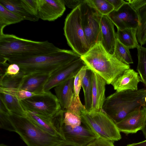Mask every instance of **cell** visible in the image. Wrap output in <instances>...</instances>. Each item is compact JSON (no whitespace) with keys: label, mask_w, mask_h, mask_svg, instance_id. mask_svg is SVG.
Here are the masks:
<instances>
[{"label":"cell","mask_w":146,"mask_h":146,"mask_svg":"<svg viewBox=\"0 0 146 146\" xmlns=\"http://www.w3.org/2000/svg\"><path fill=\"white\" fill-rule=\"evenodd\" d=\"M0 127L19 135L27 146H62L65 140L48 133L26 115L0 111Z\"/></svg>","instance_id":"1"},{"label":"cell","mask_w":146,"mask_h":146,"mask_svg":"<svg viewBox=\"0 0 146 146\" xmlns=\"http://www.w3.org/2000/svg\"><path fill=\"white\" fill-rule=\"evenodd\" d=\"M59 49L48 41H35L12 34H0V60L8 62L52 52Z\"/></svg>","instance_id":"2"},{"label":"cell","mask_w":146,"mask_h":146,"mask_svg":"<svg viewBox=\"0 0 146 146\" xmlns=\"http://www.w3.org/2000/svg\"><path fill=\"white\" fill-rule=\"evenodd\" d=\"M81 58L89 69L102 78L108 84H111L125 70L130 68L129 65L121 62L108 52L101 42Z\"/></svg>","instance_id":"3"},{"label":"cell","mask_w":146,"mask_h":146,"mask_svg":"<svg viewBox=\"0 0 146 146\" xmlns=\"http://www.w3.org/2000/svg\"><path fill=\"white\" fill-rule=\"evenodd\" d=\"M73 50L60 49L50 53L8 62L17 64L20 71L25 75L34 73L51 74L62 66L80 58Z\"/></svg>","instance_id":"4"},{"label":"cell","mask_w":146,"mask_h":146,"mask_svg":"<svg viewBox=\"0 0 146 146\" xmlns=\"http://www.w3.org/2000/svg\"><path fill=\"white\" fill-rule=\"evenodd\" d=\"M146 90L116 92L106 98L102 108L105 113L116 123L135 111L146 105Z\"/></svg>","instance_id":"5"},{"label":"cell","mask_w":146,"mask_h":146,"mask_svg":"<svg viewBox=\"0 0 146 146\" xmlns=\"http://www.w3.org/2000/svg\"><path fill=\"white\" fill-rule=\"evenodd\" d=\"M81 119L84 125L99 138L112 142L121 139L116 123L102 109L92 112L82 111Z\"/></svg>","instance_id":"6"},{"label":"cell","mask_w":146,"mask_h":146,"mask_svg":"<svg viewBox=\"0 0 146 146\" xmlns=\"http://www.w3.org/2000/svg\"><path fill=\"white\" fill-rule=\"evenodd\" d=\"M64 34L73 51L82 56L90 49L82 28L80 5L66 17L64 27Z\"/></svg>","instance_id":"7"},{"label":"cell","mask_w":146,"mask_h":146,"mask_svg":"<svg viewBox=\"0 0 146 146\" xmlns=\"http://www.w3.org/2000/svg\"><path fill=\"white\" fill-rule=\"evenodd\" d=\"M82 26L90 49L101 39L100 23L102 15L87 0L80 5Z\"/></svg>","instance_id":"8"},{"label":"cell","mask_w":146,"mask_h":146,"mask_svg":"<svg viewBox=\"0 0 146 146\" xmlns=\"http://www.w3.org/2000/svg\"><path fill=\"white\" fill-rule=\"evenodd\" d=\"M20 101L26 111L44 116H53L61 110L56 96L50 91L44 92Z\"/></svg>","instance_id":"9"},{"label":"cell","mask_w":146,"mask_h":146,"mask_svg":"<svg viewBox=\"0 0 146 146\" xmlns=\"http://www.w3.org/2000/svg\"><path fill=\"white\" fill-rule=\"evenodd\" d=\"M85 64L80 58L60 68L51 74L45 85L44 90L46 92L65 81L75 77L79 70Z\"/></svg>","instance_id":"10"},{"label":"cell","mask_w":146,"mask_h":146,"mask_svg":"<svg viewBox=\"0 0 146 146\" xmlns=\"http://www.w3.org/2000/svg\"><path fill=\"white\" fill-rule=\"evenodd\" d=\"M63 131L65 139L64 145L85 146L98 138L84 125L72 127L64 124Z\"/></svg>","instance_id":"11"},{"label":"cell","mask_w":146,"mask_h":146,"mask_svg":"<svg viewBox=\"0 0 146 146\" xmlns=\"http://www.w3.org/2000/svg\"><path fill=\"white\" fill-rule=\"evenodd\" d=\"M108 16L117 29L137 28L138 24L137 15L127 2L119 10H113Z\"/></svg>","instance_id":"12"},{"label":"cell","mask_w":146,"mask_h":146,"mask_svg":"<svg viewBox=\"0 0 146 146\" xmlns=\"http://www.w3.org/2000/svg\"><path fill=\"white\" fill-rule=\"evenodd\" d=\"M37 2L38 17L44 21H54L66 10L63 0H37Z\"/></svg>","instance_id":"13"},{"label":"cell","mask_w":146,"mask_h":146,"mask_svg":"<svg viewBox=\"0 0 146 146\" xmlns=\"http://www.w3.org/2000/svg\"><path fill=\"white\" fill-rule=\"evenodd\" d=\"M145 106L139 110L133 112L123 119L116 123L119 131L128 134L135 133L139 130H141L145 120Z\"/></svg>","instance_id":"14"},{"label":"cell","mask_w":146,"mask_h":146,"mask_svg":"<svg viewBox=\"0 0 146 146\" xmlns=\"http://www.w3.org/2000/svg\"><path fill=\"white\" fill-rule=\"evenodd\" d=\"M106 81L97 74L93 72L92 77V104L89 112H96L102 109L106 98Z\"/></svg>","instance_id":"15"},{"label":"cell","mask_w":146,"mask_h":146,"mask_svg":"<svg viewBox=\"0 0 146 146\" xmlns=\"http://www.w3.org/2000/svg\"><path fill=\"white\" fill-rule=\"evenodd\" d=\"M114 25L107 15H102L100 23L101 43L106 50L113 55L117 40Z\"/></svg>","instance_id":"16"},{"label":"cell","mask_w":146,"mask_h":146,"mask_svg":"<svg viewBox=\"0 0 146 146\" xmlns=\"http://www.w3.org/2000/svg\"><path fill=\"white\" fill-rule=\"evenodd\" d=\"M141 82L138 72L129 68L124 72L111 84L116 92L135 90L138 89V83Z\"/></svg>","instance_id":"17"},{"label":"cell","mask_w":146,"mask_h":146,"mask_svg":"<svg viewBox=\"0 0 146 146\" xmlns=\"http://www.w3.org/2000/svg\"><path fill=\"white\" fill-rule=\"evenodd\" d=\"M51 74L34 73L25 75L19 89L38 94L44 91V86Z\"/></svg>","instance_id":"18"},{"label":"cell","mask_w":146,"mask_h":146,"mask_svg":"<svg viewBox=\"0 0 146 146\" xmlns=\"http://www.w3.org/2000/svg\"><path fill=\"white\" fill-rule=\"evenodd\" d=\"M74 79V78L68 79L54 87L56 96L60 102L61 109L65 112L68 109L75 94Z\"/></svg>","instance_id":"19"},{"label":"cell","mask_w":146,"mask_h":146,"mask_svg":"<svg viewBox=\"0 0 146 146\" xmlns=\"http://www.w3.org/2000/svg\"><path fill=\"white\" fill-rule=\"evenodd\" d=\"M26 115L48 133L65 141V138L56 129L55 122L52 117L44 116L27 111H26Z\"/></svg>","instance_id":"20"},{"label":"cell","mask_w":146,"mask_h":146,"mask_svg":"<svg viewBox=\"0 0 146 146\" xmlns=\"http://www.w3.org/2000/svg\"><path fill=\"white\" fill-rule=\"evenodd\" d=\"M0 102L8 112L21 115H26V111L19 101L14 95L0 91Z\"/></svg>","instance_id":"21"},{"label":"cell","mask_w":146,"mask_h":146,"mask_svg":"<svg viewBox=\"0 0 146 146\" xmlns=\"http://www.w3.org/2000/svg\"><path fill=\"white\" fill-rule=\"evenodd\" d=\"M0 4L20 17L23 20L36 22L39 19L28 12L22 5L21 0H0Z\"/></svg>","instance_id":"22"},{"label":"cell","mask_w":146,"mask_h":146,"mask_svg":"<svg viewBox=\"0 0 146 146\" xmlns=\"http://www.w3.org/2000/svg\"><path fill=\"white\" fill-rule=\"evenodd\" d=\"M137 29L134 28L117 29L116 33L117 38L129 49L137 48L140 45L137 40Z\"/></svg>","instance_id":"23"},{"label":"cell","mask_w":146,"mask_h":146,"mask_svg":"<svg viewBox=\"0 0 146 146\" xmlns=\"http://www.w3.org/2000/svg\"><path fill=\"white\" fill-rule=\"evenodd\" d=\"M135 11L138 19L137 40L139 45L142 46L146 43V4Z\"/></svg>","instance_id":"24"},{"label":"cell","mask_w":146,"mask_h":146,"mask_svg":"<svg viewBox=\"0 0 146 146\" xmlns=\"http://www.w3.org/2000/svg\"><path fill=\"white\" fill-rule=\"evenodd\" d=\"M23 19L0 4V34L7 26L19 23Z\"/></svg>","instance_id":"25"},{"label":"cell","mask_w":146,"mask_h":146,"mask_svg":"<svg viewBox=\"0 0 146 146\" xmlns=\"http://www.w3.org/2000/svg\"><path fill=\"white\" fill-rule=\"evenodd\" d=\"M92 72L88 68L83 79L82 86L84 94V105L86 110L89 111L92 104Z\"/></svg>","instance_id":"26"},{"label":"cell","mask_w":146,"mask_h":146,"mask_svg":"<svg viewBox=\"0 0 146 146\" xmlns=\"http://www.w3.org/2000/svg\"><path fill=\"white\" fill-rule=\"evenodd\" d=\"M25 75L24 73L20 71L18 74L14 75L5 74L0 75V88L19 89Z\"/></svg>","instance_id":"27"},{"label":"cell","mask_w":146,"mask_h":146,"mask_svg":"<svg viewBox=\"0 0 146 146\" xmlns=\"http://www.w3.org/2000/svg\"><path fill=\"white\" fill-rule=\"evenodd\" d=\"M129 49L117 38L113 55L121 62L128 65L133 63Z\"/></svg>","instance_id":"28"},{"label":"cell","mask_w":146,"mask_h":146,"mask_svg":"<svg viewBox=\"0 0 146 146\" xmlns=\"http://www.w3.org/2000/svg\"><path fill=\"white\" fill-rule=\"evenodd\" d=\"M137 50V70L141 82L146 87V48L139 45Z\"/></svg>","instance_id":"29"},{"label":"cell","mask_w":146,"mask_h":146,"mask_svg":"<svg viewBox=\"0 0 146 146\" xmlns=\"http://www.w3.org/2000/svg\"><path fill=\"white\" fill-rule=\"evenodd\" d=\"M87 0L102 15H108L114 10L113 6L107 0Z\"/></svg>","instance_id":"30"},{"label":"cell","mask_w":146,"mask_h":146,"mask_svg":"<svg viewBox=\"0 0 146 146\" xmlns=\"http://www.w3.org/2000/svg\"><path fill=\"white\" fill-rule=\"evenodd\" d=\"M88 69L87 67L84 65L79 70L74 77V92L76 97L78 100H80L79 95L82 86L83 79Z\"/></svg>","instance_id":"31"},{"label":"cell","mask_w":146,"mask_h":146,"mask_svg":"<svg viewBox=\"0 0 146 146\" xmlns=\"http://www.w3.org/2000/svg\"><path fill=\"white\" fill-rule=\"evenodd\" d=\"M64 122L65 125L72 127L80 126L82 123L81 118L68 111L64 113Z\"/></svg>","instance_id":"32"},{"label":"cell","mask_w":146,"mask_h":146,"mask_svg":"<svg viewBox=\"0 0 146 146\" xmlns=\"http://www.w3.org/2000/svg\"><path fill=\"white\" fill-rule=\"evenodd\" d=\"M21 2L28 12L38 17L37 0H21Z\"/></svg>","instance_id":"33"},{"label":"cell","mask_w":146,"mask_h":146,"mask_svg":"<svg viewBox=\"0 0 146 146\" xmlns=\"http://www.w3.org/2000/svg\"><path fill=\"white\" fill-rule=\"evenodd\" d=\"M85 146H115L112 141L98 138Z\"/></svg>","instance_id":"34"},{"label":"cell","mask_w":146,"mask_h":146,"mask_svg":"<svg viewBox=\"0 0 146 146\" xmlns=\"http://www.w3.org/2000/svg\"><path fill=\"white\" fill-rule=\"evenodd\" d=\"M38 94H39L19 89L16 92L15 97L19 101H21Z\"/></svg>","instance_id":"35"},{"label":"cell","mask_w":146,"mask_h":146,"mask_svg":"<svg viewBox=\"0 0 146 146\" xmlns=\"http://www.w3.org/2000/svg\"><path fill=\"white\" fill-rule=\"evenodd\" d=\"M20 70V68L17 64H9L7 67L4 74L10 75H14L18 74Z\"/></svg>","instance_id":"36"},{"label":"cell","mask_w":146,"mask_h":146,"mask_svg":"<svg viewBox=\"0 0 146 146\" xmlns=\"http://www.w3.org/2000/svg\"><path fill=\"white\" fill-rule=\"evenodd\" d=\"M126 1L135 11L146 4V0H127Z\"/></svg>","instance_id":"37"},{"label":"cell","mask_w":146,"mask_h":146,"mask_svg":"<svg viewBox=\"0 0 146 146\" xmlns=\"http://www.w3.org/2000/svg\"><path fill=\"white\" fill-rule=\"evenodd\" d=\"M65 5L68 8L75 9L80 5L84 0H63Z\"/></svg>","instance_id":"38"},{"label":"cell","mask_w":146,"mask_h":146,"mask_svg":"<svg viewBox=\"0 0 146 146\" xmlns=\"http://www.w3.org/2000/svg\"><path fill=\"white\" fill-rule=\"evenodd\" d=\"M114 7V10L117 11L124 4L127 3L123 0H107Z\"/></svg>","instance_id":"39"},{"label":"cell","mask_w":146,"mask_h":146,"mask_svg":"<svg viewBox=\"0 0 146 146\" xmlns=\"http://www.w3.org/2000/svg\"><path fill=\"white\" fill-rule=\"evenodd\" d=\"M127 146H146V140L137 143L128 144Z\"/></svg>","instance_id":"40"},{"label":"cell","mask_w":146,"mask_h":146,"mask_svg":"<svg viewBox=\"0 0 146 146\" xmlns=\"http://www.w3.org/2000/svg\"><path fill=\"white\" fill-rule=\"evenodd\" d=\"M145 107L146 110V105L145 106ZM141 130L142 131L145 138H146V113L144 125Z\"/></svg>","instance_id":"41"},{"label":"cell","mask_w":146,"mask_h":146,"mask_svg":"<svg viewBox=\"0 0 146 146\" xmlns=\"http://www.w3.org/2000/svg\"><path fill=\"white\" fill-rule=\"evenodd\" d=\"M0 146H8L6 145H5L4 144L2 143L0 144Z\"/></svg>","instance_id":"42"},{"label":"cell","mask_w":146,"mask_h":146,"mask_svg":"<svg viewBox=\"0 0 146 146\" xmlns=\"http://www.w3.org/2000/svg\"><path fill=\"white\" fill-rule=\"evenodd\" d=\"M145 102L146 103V96H145Z\"/></svg>","instance_id":"43"},{"label":"cell","mask_w":146,"mask_h":146,"mask_svg":"<svg viewBox=\"0 0 146 146\" xmlns=\"http://www.w3.org/2000/svg\"><path fill=\"white\" fill-rule=\"evenodd\" d=\"M62 146H71L68 145H63Z\"/></svg>","instance_id":"44"}]
</instances>
